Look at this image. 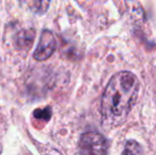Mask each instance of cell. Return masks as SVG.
<instances>
[{
	"label": "cell",
	"mask_w": 156,
	"mask_h": 155,
	"mask_svg": "<svg viewBox=\"0 0 156 155\" xmlns=\"http://www.w3.org/2000/svg\"><path fill=\"white\" fill-rule=\"evenodd\" d=\"M36 119H41L48 121L51 117V108L50 107H46V108H37L35 110L34 114H33Z\"/></svg>",
	"instance_id": "5b68a950"
},
{
	"label": "cell",
	"mask_w": 156,
	"mask_h": 155,
	"mask_svg": "<svg viewBox=\"0 0 156 155\" xmlns=\"http://www.w3.org/2000/svg\"><path fill=\"white\" fill-rule=\"evenodd\" d=\"M138 150H139V146L135 141H129L126 143L124 152L121 155H138L139 154Z\"/></svg>",
	"instance_id": "52a82bcc"
},
{
	"label": "cell",
	"mask_w": 156,
	"mask_h": 155,
	"mask_svg": "<svg viewBox=\"0 0 156 155\" xmlns=\"http://www.w3.org/2000/svg\"><path fill=\"white\" fill-rule=\"evenodd\" d=\"M80 155H106L107 141L98 132H86L81 136L79 143Z\"/></svg>",
	"instance_id": "7a4b0ae2"
},
{
	"label": "cell",
	"mask_w": 156,
	"mask_h": 155,
	"mask_svg": "<svg viewBox=\"0 0 156 155\" xmlns=\"http://www.w3.org/2000/svg\"><path fill=\"white\" fill-rule=\"evenodd\" d=\"M28 4L30 5L31 10L35 11L36 13H44L49 6V2L46 1H32L28 2Z\"/></svg>",
	"instance_id": "8992f818"
},
{
	"label": "cell",
	"mask_w": 156,
	"mask_h": 155,
	"mask_svg": "<svg viewBox=\"0 0 156 155\" xmlns=\"http://www.w3.org/2000/svg\"><path fill=\"white\" fill-rule=\"evenodd\" d=\"M56 48V41L53 33L49 30L41 32L39 43L34 52V58L37 61H46L53 54Z\"/></svg>",
	"instance_id": "3957f363"
},
{
	"label": "cell",
	"mask_w": 156,
	"mask_h": 155,
	"mask_svg": "<svg viewBox=\"0 0 156 155\" xmlns=\"http://www.w3.org/2000/svg\"><path fill=\"white\" fill-rule=\"evenodd\" d=\"M33 38H34V31L33 30H27V31H23L19 33L17 41H18V44L21 47H25L26 45L29 46L32 43Z\"/></svg>",
	"instance_id": "277c9868"
},
{
	"label": "cell",
	"mask_w": 156,
	"mask_h": 155,
	"mask_svg": "<svg viewBox=\"0 0 156 155\" xmlns=\"http://www.w3.org/2000/svg\"><path fill=\"white\" fill-rule=\"evenodd\" d=\"M139 83L135 75L121 71L109 80L102 97L101 113L103 123L118 126L123 123L138 96Z\"/></svg>",
	"instance_id": "6da1fadb"
}]
</instances>
